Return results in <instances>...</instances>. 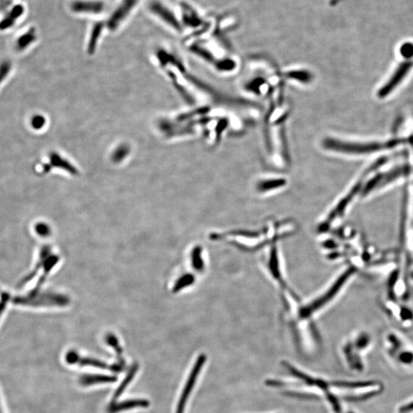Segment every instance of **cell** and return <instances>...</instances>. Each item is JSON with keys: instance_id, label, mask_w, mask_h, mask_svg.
Masks as SVG:
<instances>
[{"instance_id": "obj_19", "label": "cell", "mask_w": 413, "mask_h": 413, "mask_svg": "<svg viewBox=\"0 0 413 413\" xmlns=\"http://www.w3.org/2000/svg\"><path fill=\"white\" fill-rule=\"evenodd\" d=\"M106 340H107V344H110L115 350L118 359H119V364H124V360L122 358V349L119 346L117 337L114 334H108Z\"/></svg>"}, {"instance_id": "obj_4", "label": "cell", "mask_w": 413, "mask_h": 413, "mask_svg": "<svg viewBox=\"0 0 413 413\" xmlns=\"http://www.w3.org/2000/svg\"><path fill=\"white\" fill-rule=\"evenodd\" d=\"M206 356L202 354L198 356V358H197V361L195 362L193 369H192V373H191V374H190L189 377H188V381H187L185 388H184L182 393H181V397H180L179 403L177 405V412H176V413H183L185 411V405H186L187 401H188V397H189L190 393H192V389H193L194 386H195L196 379H197V376H198L199 374H200V370H201L203 366H204Z\"/></svg>"}, {"instance_id": "obj_17", "label": "cell", "mask_w": 413, "mask_h": 413, "mask_svg": "<svg viewBox=\"0 0 413 413\" xmlns=\"http://www.w3.org/2000/svg\"><path fill=\"white\" fill-rule=\"evenodd\" d=\"M286 181L285 179L271 180V181H262L258 185V189L260 192H265L268 190L274 189V188H279L286 185Z\"/></svg>"}, {"instance_id": "obj_6", "label": "cell", "mask_w": 413, "mask_h": 413, "mask_svg": "<svg viewBox=\"0 0 413 413\" xmlns=\"http://www.w3.org/2000/svg\"><path fill=\"white\" fill-rule=\"evenodd\" d=\"M149 9L152 13H154L155 15L158 16L162 21H165V23L170 25L176 30L181 32L182 28H181L179 21L176 18V15L161 2H158V1H154V2H151L150 5H149Z\"/></svg>"}, {"instance_id": "obj_32", "label": "cell", "mask_w": 413, "mask_h": 413, "mask_svg": "<svg viewBox=\"0 0 413 413\" xmlns=\"http://www.w3.org/2000/svg\"><path fill=\"white\" fill-rule=\"evenodd\" d=\"M0 413H3V411H2V406H1V403H0Z\"/></svg>"}, {"instance_id": "obj_23", "label": "cell", "mask_w": 413, "mask_h": 413, "mask_svg": "<svg viewBox=\"0 0 413 413\" xmlns=\"http://www.w3.org/2000/svg\"><path fill=\"white\" fill-rule=\"evenodd\" d=\"M400 54L405 59H410L413 57V43L406 42L400 48Z\"/></svg>"}, {"instance_id": "obj_25", "label": "cell", "mask_w": 413, "mask_h": 413, "mask_svg": "<svg viewBox=\"0 0 413 413\" xmlns=\"http://www.w3.org/2000/svg\"><path fill=\"white\" fill-rule=\"evenodd\" d=\"M9 300V295L7 293H2L0 300V317L2 315V312L5 310V307L7 305L8 301Z\"/></svg>"}, {"instance_id": "obj_33", "label": "cell", "mask_w": 413, "mask_h": 413, "mask_svg": "<svg viewBox=\"0 0 413 413\" xmlns=\"http://www.w3.org/2000/svg\"></svg>"}, {"instance_id": "obj_16", "label": "cell", "mask_w": 413, "mask_h": 413, "mask_svg": "<svg viewBox=\"0 0 413 413\" xmlns=\"http://www.w3.org/2000/svg\"><path fill=\"white\" fill-rule=\"evenodd\" d=\"M195 281V277L191 274L183 275L176 282V285L173 288V293H177L181 289L186 288L187 286H192Z\"/></svg>"}, {"instance_id": "obj_3", "label": "cell", "mask_w": 413, "mask_h": 413, "mask_svg": "<svg viewBox=\"0 0 413 413\" xmlns=\"http://www.w3.org/2000/svg\"><path fill=\"white\" fill-rule=\"evenodd\" d=\"M413 68V61L411 60L401 63L399 67L393 73L392 76L389 79L387 83L380 89V91L378 93V96L379 98L388 96L390 93L393 92L396 87L402 83Z\"/></svg>"}, {"instance_id": "obj_11", "label": "cell", "mask_w": 413, "mask_h": 413, "mask_svg": "<svg viewBox=\"0 0 413 413\" xmlns=\"http://www.w3.org/2000/svg\"><path fill=\"white\" fill-rule=\"evenodd\" d=\"M59 260V256L55 255H50L49 256L45 259L44 265H43V267H44V273H43V275L40 277V278H39V280L38 281L37 285H36V287L32 289L31 293H29V297H30V298H34V297H36V295L39 294V290H40L41 286H42L44 281L46 279L47 275L49 274L50 271L53 269L54 266L57 264Z\"/></svg>"}, {"instance_id": "obj_7", "label": "cell", "mask_w": 413, "mask_h": 413, "mask_svg": "<svg viewBox=\"0 0 413 413\" xmlns=\"http://www.w3.org/2000/svg\"><path fill=\"white\" fill-rule=\"evenodd\" d=\"M65 360L69 364H77L81 367H94L101 369H112V366H109L100 360L96 359L90 358V357H83L78 354L75 351H71L67 353L65 356Z\"/></svg>"}, {"instance_id": "obj_13", "label": "cell", "mask_w": 413, "mask_h": 413, "mask_svg": "<svg viewBox=\"0 0 413 413\" xmlns=\"http://www.w3.org/2000/svg\"><path fill=\"white\" fill-rule=\"evenodd\" d=\"M50 254H51V249H50L49 247H44L41 249V254H40V259H39V263L36 265V268H35V270L32 272V273H29V275H27L25 278H24L23 280L21 281V283H20V286H22L25 284H26L27 282H29L31 279L34 278L36 276V274H37L39 270L41 269V267H43V265H44V261L49 256Z\"/></svg>"}, {"instance_id": "obj_21", "label": "cell", "mask_w": 413, "mask_h": 413, "mask_svg": "<svg viewBox=\"0 0 413 413\" xmlns=\"http://www.w3.org/2000/svg\"><path fill=\"white\" fill-rule=\"evenodd\" d=\"M287 77L302 82H309L312 79L310 74L307 71H290L287 74Z\"/></svg>"}, {"instance_id": "obj_9", "label": "cell", "mask_w": 413, "mask_h": 413, "mask_svg": "<svg viewBox=\"0 0 413 413\" xmlns=\"http://www.w3.org/2000/svg\"><path fill=\"white\" fill-rule=\"evenodd\" d=\"M149 406V402L146 399H130L121 403H111L108 408L109 413H118L132 409L146 408Z\"/></svg>"}, {"instance_id": "obj_28", "label": "cell", "mask_w": 413, "mask_h": 413, "mask_svg": "<svg viewBox=\"0 0 413 413\" xmlns=\"http://www.w3.org/2000/svg\"><path fill=\"white\" fill-rule=\"evenodd\" d=\"M9 69H10V65H9V63L5 62L2 64V65L0 67V82L3 80L5 75H7Z\"/></svg>"}, {"instance_id": "obj_20", "label": "cell", "mask_w": 413, "mask_h": 413, "mask_svg": "<svg viewBox=\"0 0 413 413\" xmlns=\"http://www.w3.org/2000/svg\"><path fill=\"white\" fill-rule=\"evenodd\" d=\"M52 163L55 166L62 167V168H64V169H65V170L71 172V174H75L77 172L76 169H75V168H73L72 165H70L68 161H64V159L60 158V156H58L57 154L52 155Z\"/></svg>"}, {"instance_id": "obj_8", "label": "cell", "mask_w": 413, "mask_h": 413, "mask_svg": "<svg viewBox=\"0 0 413 413\" xmlns=\"http://www.w3.org/2000/svg\"><path fill=\"white\" fill-rule=\"evenodd\" d=\"M71 7L75 13L99 14L104 10L105 5L98 0H77L71 4Z\"/></svg>"}, {"instance_id": "obj_24", "label": "cell", "mask_w": 413, "mask_h": 413, "mask_svg": "<svg viewBox=\"0 0 413 413\" xmlns=\"http://www.w3.org/2000/svg\"><path fill=\"white\" fill-rule=\"evenodd\" d=\"M192 50L194 52L197 53V55H200V56H202L203 58H204V59L209 60V61L213 60L211 54H210L209 52H207V51H206L205 49H204V48L199 47L198 45H194V46H192Z\"/></svg>"}, {"instance_id": "obj_5", "label": "cell", "mask_w": 413, "mask_h": 413, "mask_svg": "<svg viewBox=\"0 0 413 413\" xmlns=\"http://www.w3.org/2000/svg\"><path fill=\"white\" fill-rule=\"evenodd\" d=\"M138 1V0H123L107 21L108 29L111 31L116 30L121 22L131 13Z\"/></svg>"}, {"instance_id": "obj_18", "label": "cell", "mask_w": 413, "mask_h": 413, "mask_svg": "<svg viewBox=\"0 0 413 413\" xmlns=\"http://www.w3.org/2000/svg\"><path fill=\"white\" fill-rule=\"evenodd\" d=\"M192 266L195 270L200 272L204 270V262L201 257V248L195 247L192 254Z\"/></svg>"}, {"instance_id": "obj_15", "label": "cell", "mask_w": 413, "mask_h": 413, "mask_svg": "<svg viewBox=\"0 0 413 413\" xmlns=\"http://www.w3.org/2000/svg\"><path fill=\"white\" fill-rule=\"evenodd\" d=\"M103 22L99 21L97 22L93 27L92 32H91V39L89 41L88 52L89 53L93 54L96 48L97 43H98V39L99 36L101 35L102 31L103 29Z\"/></svg>"}, {"instance_id": "obj_14", "label": "cell", "mask_w": 413, "mask_h": 413, "mask_svg": "<svg viewBox=\"0 0 413 413\" xmlns=\"http://www.w3.org/2000/svg\"><path fill=\"white\" fill-rule=\"evenodd\" d=\"M138 364H134V365L130 368V371H129L128 374L126 375V377H125L124 380L121 383V384L119 385L118 389L116 390L115 393H114V397H113L112 403H115L116 400H117V399L120 396L121 394L124 392L125 389L127 387L128 385L130 384V382L133 380V378L135 376L136 374H137V371H138Z\"/></svg>"}, {"instance_id": "obj_12", "label": "cell", "mask_w": 413, "mask_h": 413, "mask_svg": "<svg viewBox=\"0 0 413 413\" xmlns=\"http://www.w3.org/2000/svg\"><path fill=\"white\" fill-rule=\"evenodd\" d=\"M117 380V378L115 376L102 374H87L83 375V376L80 377V383L83 387H89V386L99 384V383H114Z\"/></svg>"}, {"instance_id": "obj_29", "label": "cell", "mask_w": 413, "mask_h": 413, "mask_svg": "<svg viewBox=\"0 0 413 413\" xmlns=\"http://www.w3.org/2000/svg\"><path fill=\"white\" fill-rule=\"evenodd\" d=\"M234 63L231 60H224L223 62H220L218 64L219 69L221 70H231L234 68Z\"/></svg>"}, {"instance_id": "obj_27", "label": "cell", "mask_w": 413, "mask_h": 413, "mask_svg": "<svg viewBox=\"0 0 413 413\" xmlns=\"http://www.w3.org/2000/svg\"><path fill=\"white\" fill-rule=\"evenodd\" d=\"M399 360L404 364H411L412 362H413V354L405 352L399 356Z\"/></svg>"}, {"instance_id": "obj_26", "label": "cell", "mask_w": 413, "mask_h": 413, "mask_svg": "<svg viewBox=\"0 0 413 413\" xmlns=\"http://www.w3.org/2000/svg\"><path fill=\"white\" fill-rule=\"evenodd\" d=\"M368 343H369L368 337L367 335H362L356 340V347L359 349H363L367 347Z\"/></svg>"}, {"instance_id": "obj_1", "label": "cell", "mask_w": 413, "mask_h": 413, "mask_svg": "<svg viewBox=\"0 0 413 413\" xmlns=\"http://www.w3.org/2000/svg\"><path fill=\"white\" fill-rule=\"evenodd\" d=\"M393 146V143H352V142H341L333 138H327L324 141V146L327 149H333L337 152L355 154L374 153L383 148Z\"/></svg>"}, {"instance_id": "obj_31", "label": "cell", "mask_w": 413, "mask_h": 413, "mask_svg": "<svg viewBox=\"0 0 413 413\" xmlns=\"http://www.w3.org/2000/svg\"><path fill=\"white\" fill-rule=\"evenodd\" d=\"M413 402L411 403H409V404L406 405V406H403L402 408L400 409V412L402 413H406V412L408 411H413Z\"/></svg>"}, {"instance_id": "obj_30", "label": "cell", "mask_w": 413, "mask_h": 413, "mask_svg": "<svg viewBox=\"0 0 413 413\" xmlns=\"http://www.w3.org/2000/svg\"><path fill=\"white\" fill-rule=\"evenodd\" d=\"M44 122V118L38 116V117H35L33 120H32V126H33V127L36 128V129H40V128L42 127Z\"/></svg>"}, {"instance_id": "obj_2", "label": "cell", "mask_w": 413, "mask_h": 413, "mask_svg": "<svg viewBox=\"0 0 413 413\" xmlns=\"http://www.w3.org/2000/svg\"><path fill=\"white\" fill-rule=\"evenodd\" d=\"M284 365L287 368L288 371L290 372L292 375L298 378V379H301L302 381L305 382V384L309 385V386H316V387H318L321 390H324L326 393L327 398H328V401L330 402L331 404L333 406L334 410L337 413H340V404H339L338 401L336 399L334 395H332V393L328 392V384L326 382L321 380L320 379H315V378L311 377V376L305 374L301 372V371H298L296 368H295L293 366L290 365L289 363H286Z\"/></svg>"}, {"instance_id": "obj_22", "label": "cell", "mask_w": 413, "mask_h": 413, "mask_svg": "<svg viewBox=\"0 0 413 413\" xmlns=\"http://www.w3.org/2000/svg\"><path fill=\"white\" fill-rule=\"evenodd\" d=\"M36 232L41 237H47L51 234V229L45 223H39L35 227Z\"/></svg>"}, {"instance_id": "obj_10", "label": "cell", "mask_w": 413, "mask_h": 413, "mask_svg": "<svg viewBox=\"0 0 413 413\" xmlns=\"http://www.w3.org/2000/svg\"><path fill=\"white\" fill-rule=\"evenodd\" d=\"M183 22L186 26L196 28L202 25L203 20L197 12L186 2H181Z\"/></svg>"}]
</instances>
